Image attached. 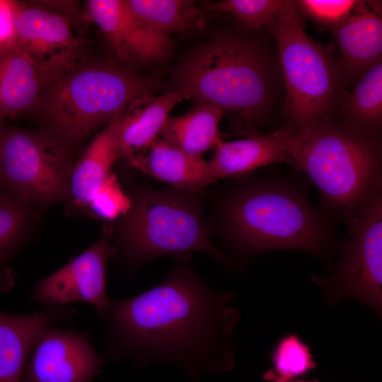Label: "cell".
<instances>
[{
	"label": "cell",
	"instance_id": "1",
	"mask_svg": "<svg viewBox=\"0 0 382 382\" xmlns=\"http://www.w3.org/2000/svg\"><path fill=\"white\" fill-rule=\"evenodd\" d=\"M179 260L167 278L139 295L110 300L99 314L105 323L106 351L115 361H172L192 374L227 369L233 359L231 335L239 311L233 293H219Z\"/></svg>",
	"mask_w": 382,
	"mask_h": 382
},
{
	"label": "cell",
	"instance_id": "2",
	"mask_svg": "<svg viewBox=\"0 0 382 382\" xmlns=\"http://www.w3.org/2000/svg\"><path fill=\"white\" fill-rule=\"evenodd\" d=\"M282 75L278 53L251 36L223 32L183 59L173 89L195 104L206 103L261 124L271 115Z\"/></svg>",
	"mask_w": 382,
	"mask_h": 382
},
{
	"label": "cell",
	"instance_id": "3",
	"mask_svg": "<svg viewBox=\"0 0 382 382\" xmlns=\"http://www.w3.org/2000/svg\"><path fill=\"white\" fill-rule=\"evenodd\" d=\"M283 129L285 153L307 173L326 207L345 218L352 233L362 208L381 190L380 137L332 117L296 134Z\"/></svg>",
	"mask_w": 382,
	"mask_h": 382
},
{
	"label": "cell",
	"instance_id": "4",
	"mask_svg": "<svg viewBox=\"0 0 382 382\" xmlns=\"http://www.w3.org/2000/svg\"><path fill=\"white\" fill-rule=\"evenodd\" d=\"M158 87L154 79L112 63L75 64L48 84L31 110L45 131L68 145L122 115Z\"/></svg>",
	"mask_w": 382,
	"mask_h": 382
},
{
	"label": "cell",
	"instance_id": "5",
	"mask_svg": "<svg viewBox=\"0 0 382 382\" xmlns=\"http://www.w3.org/2000/svg\"><path fill=\"white\" fill-rule=\"evenodd\" d=\"M224 218L230 238L248 253L296 249L325 256L332 245L327 219L285 181L262 180L241 189Z\"/></svg>",
	"mask_w": 382,
	"mask_h": 382
},
{
	"label": "cell",
	"instance_id": "6",
	"mask_svg": "<svg viewBox=\"0 0 382 382\" xmlns=\"http://www.w3.org/2000/svg\"><path fill=\"white\" fill-rule=\"evenodd\" d=\"M300 14L281 16L267 27L285 86L282 127L291 134L331 118L346 91L335 54L304 32Z\"/></svg>",
	"mask_w": 382,
	"mask_h": 382
},
{
	"label": "cell",
	"instance_id": "7",
	"mask_svg": "<svg viewBox=\"0 0 382 382\" xmlns=\"http://www.w3.org/2000/svg\"><path fill=\"white\" fill-rule=\"evenodd\" d=\"M122 230L125 253L135 262L193 251L226 262L209 238L197 203L185 192H140L130 203Z\"/></svg>",
	"mask_w": 382,
	"mask_h": 382
},
{
	"label": "cell",
	"instance_id": "8",
	"mask_svg": "<svg viewBox=\"0 0 382 382\" xmlns=\"http://www.w3.org/2000/svg\"><path fill=\"white\" fill-rule=\"evenodd\" d=\"M72 166L67 145L46 131L0 125V186L28 204L47 203L67 192Z\"/></svg>",
	"mask_w": 382,
	"mask_h": 382
},
{
	"label": "cell",
	"instance_id": "9",
	"mask_svg": "<svg viewBox=\"0 0 382 382\" xmlns=\"http://www.w3.org/2000/svg\"><path fill=\"white\" fill-rule=\"evenodd\" d=\"M343 256L331 278L324 282L327 298L359 300L380 314L382 304V191L364 205Z\"/></svg>",
	"mask_w": 382,
	"mask_h": 382
},
{
	"label": "cell",
	"instance_id": "10",
	"mask_svg": "<svg viewBox=\"0 0 382 382\" xmlns=\"http://www.w3.org/2000/svg\"><path fill=\"white\" fill-rule=\"evenodd\" d=\"M102 365L89 333L51 326L38 338L21 382H93Z\"/></svg>",
	"mask_w": 382,
	"mask_h": 382
},
{
	"label": "cell",
	"instance_id": "11",
	"mask_svg": "<svg viewBox=\"0 0 382 382\" xmlns=\"http://www.w3.org/2000/svg\"><path fill=\"white\" fill-rule=\"evenodd\" d=\"M115 250L101 238L64 267L37 282L33 299L50 306L72 302L92 305L101 313L110 301L106 288V267Z\"/></svg>",
	"mask_w": 382,
	"mask_h": 382
},
{
	"label": "cell",
	"instance_id": "12",
	"mask_svg": "<svg viewBox=\"0 0 382 382\" xmlns=\"http://www.w3.org/2000/svg\"><path fill=\"white\" fill-rule=\"evenodd\" d=\"M10 6L11 45L25 52L55 77L76 64L78 42L64 16L16 3Z\"/></svg>",
	"mask_w": 382,
	"mask_h": 382
},
{
	"label": "cell",
	"instance_id": "13",
	"mask_svg": "<svg viewBox=\"0 0 382 382\" xmlns=\"http://www.w3.org/2000/svg\"><path fill=\"white\" fill-rule=\"evenodd\" d=\"M330 29L338 47L337 66L347 91L382 62L381 2L357 1L351 12Z\"/></svg>",
	"mask_w": 382,
	"mask_h": 382
},
{
	"label": "cell",
	"instance_id": "14",
	"mask_svg": "<svg viewBox=\"0 0 382 382\" xmlns=\"http://www.w3.org/2000/svg\"><path fill=\"white\" fill-rule=\"evenodd\" d=\"M94 22L105 34L118 58L127 64H149L169 54L170 35L136 17L125 0H110L96 11Z\"/></svg>",
	"mask_w": 382,
	"mask_h": 382
},
{
	"label": "cell",
	"instance_id": "15",
	"mask_svg": "<svg viewBox=\"0 0 382 382\" xmlns=\"http://www.w3.org/2000/svg\"><path fill=\"white\" fill-rule=\"evenodd\" d=\"M76 311L66 306L47 307L29 315L0 311V382H21L42 333L54 323L69 321Z\"/></svg>",
	"mask_w": 382,
	"mask_h": 382
},
{
	"label": "cell",
	"instance_id": "16",
	"mask_svg": "<svg viewBox=\"0 0 382 382\" xmlns=\"http://www.w3.org/2000/svg\"><path fill=\"white\" fill-rule=\"evenodd\" d=\"M190 99L183 89H172L158 96L139 98L120 116L118 131V156L129 164L147 151L158 138L173 108Z\"/></svg>",
	"mask_w": 382,
	"mask_h": 382
},
{
	"label": "cell",
	"instance_id": "17",
	"mask_svg": "<svg viewBox=\"0 0 382 382\" xmlns=\"http://www.w3.org/2000/svg\"><path fill=\"white\" fill-rule=\"evenodd\" d=\"M8 43L0 58V122L31 110L56 78L25 52Z\"/></svg>",
	"mask_w": 382,
	"mask_h": 382
},
{
	"label": "cell",
	"instance_id": "18",
	"mask_svg": "<svg viewBox=\"0 0 382 382\" xmlns=\"http://www.w3.org/2000/svg\"><path fill=\"white\" fill-rule=\"evenodd\" d=\"M120 116L106 125L71 168L66 192L77 207H88L96 194L112 176L111 169L119 158Z\"/></svg>",
	"mask_w": 382,
	"mask_h": 382
},
{
	"label": "cell",
	"instance_id": "19",
	"mask_svg": "<svg viewBox=\"0 0 382 382\" xmlns=\"http://www.w3.org/2000/svg\"><path fill=\"white\" fill-rule=\"evenodd\" d=\"M147 152L130 165L180 190L197 191L217 180L209 161L185 153L158 138Z\"/></svg>",
	"mask_w": 382,
	"mask_h": 382
},
{
	"label": "cell",
	"instance_id": "20",
	"mask_svg": "<svg viewBox=\"0 0 382 382\" xmlns=\"http://www.w3.org/2000/svg\"><path fill=\"white\" fill-rule=\"evenodd\" d=\"M284 134L281 127L270 134L223 141L209 160L216 179L241 175L273 163L291 162L284 151Z\"/></svg>",
	"mask_w": 382,
	"mask_h": 382
},
{
	"label": "cell",
	"instance_id": "21",
	"mask_svg": "<svg viewBox=\"0 0 382 382\" xmlns=\"http://www.w3.org/2000/svg\"><path fill=\"white\" fill-rule=\"evenodd\" d=\"M223 111L206 103H198L187 113L169 117L158 139L190 155L202 156L222 141L219 123Z\"/></svg>",
	"mask_w": 382,
	"mask_h": 382
},
{
	"label": "cell",
	"instance_id": "22",
	"mask_svg": "<svg viewBox=\"0 0 382 382\" xmlns=\"http://www.w3.org/2000/svg\"><path fill=\"white\" fill-rule=\"evenodd\" d=\"M332 117L362 133L380 137L382 62L369 69L350 93L343 92Z\"/></svg>",
	"mask_w": 382,
	"mask_h": 382
},
{
	"label": "cell",
	"instance_id": "23",
	"mask_svg": "<svg viewBox=\"0 0 382 382\" xmlns=\"http://www.w3.org/2000/svg\"><path fill=\"white\" fill-rule=\"evenodd\" d=\"M132 13L156 30L170 35L203 25L202 11L190 0H125Z\"/></svg>",
	"mask_w": 382,
	"mask_h": 382
},
{
	"label": "cell",
	"instance_id": "24",
	"mask_svg": "<svg viewBox=\"0 0 382 382\" xmlns=\"http://www.w3.org/2000/svg\"><path fill=\"white\" fill-rule=\"evenodd\" d=\"M204 11L229 13L247 31H257L281 16L299 12L296 1L288 0H223L211 4Z\"/></svg>",
	"mask_w": 382,
	"mask_h": 382
},
{
	"label": "cell",
	"instance_id": "25",
	"mask_svg": "<svg viewBox=\"0 0 382 382\" xmlns=\"http://www.w3.org/2000/svg\"><path fill=\"white\" fill-rule=\"evenodd\" d=\"M274 369L263 375L268 381L287 382L315 369L316 364L307 345L295 335L282 338L272 356Z\"/></svg>",
	"mask_w": 382,
	"mask_h": 382
},
{
	"label": "cell",
	"instance_id": "26",
	"mask_svg": "<svg viewBox=\"0 0 382 382\" xmlns=\"http://www.w3.org/2000/svg\"><path fill=\"white\" fill-rule=\"evenodd\" d=\"M28 216V204L6 194H0V267L14 249ZM0 290H10L1 272Z\"/></svg>",
	"mask_w": 382,
	"mask_h": 382
},
{
	"label": "cell",
	"instance_id": "27",
	"mask_svg": "<svg viewBox=\"0 0 382 382\" xmlns=\"http://www.w3.org/2000/svg\"><path fill=\"white\" fill-rule=\"evenodd\" d=\"M357 1L352 0H301L296 1L301 14L322 25L331 27L345 18L352 10Z\"/></svg>",
	"mask_w": 382,
	"mask_h": 382
},
{
	"label": "cell",
	"instance_id": "28",
	"mask_svg": "<svg viewBox=\"0 0 382 382\" xmlns=\"http://www.w3.org/2000/svg\"><path fill=\"white\" fill-rule=\"evenodd\" d=\"M131 202L122 191L115 177L112 175L96 194L89 207L96 214L105 219H113L127 212Z\"/></svg>",
	"mask_w": 382,
	"mask_h": 382
},
{
	"label": "cell",
	"instance_id": "29",
	"mask_svg": "<svg viewBox=\"0 0 382 382\" xmlns=\"http://www.w3.org/2000/svg\"><path fill=\"white\" fill-rule=\"evenodd\" d=\"M8 46V43H4L3 45H0V58L1 57V56L3 55L4 52H5L6 47Z\"/></svg>",
	"mask_w": 382,
	"mask_h": 382
},
{
	"label": "cell",
	"instance_id": "30",
	"mask_svg": "<svg viewBox=\"0 0 382 382\" xmlns=\"http://www.w3.org/2000/svg\"><path fill=\"white\" fill-rule=\"evenodd\" d=\"M268 382H275V381H268ZM287 382H318L316 381H301V380H298V381H287Z\"/></svg>",
	"mask_w": 382,
	"mask_h": 382
},
{
	"label": "cell",
	"instance_id": "31",
	"mask_svg": "<svg viewBox=\"0 0 382 382\" xmlns=\"http://www.w3.org/2000/svg\"><path fill=\"white\" fill-rule=\"evenodd\" d=\"M1 193H3L2 191H1V186H0V194Z\"/></svg>",
	"mask_w": 382,
	"mask_h": 382
}]
</instances>
